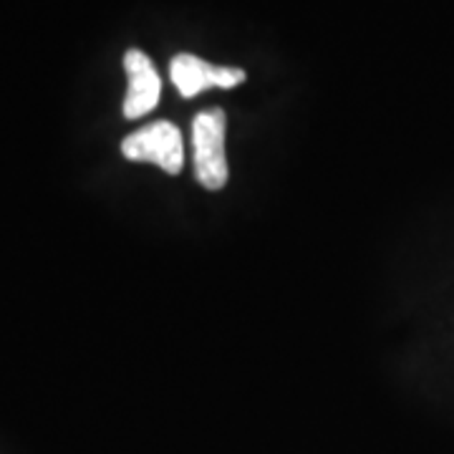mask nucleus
Instances as JSON below:
<instances>
[{
  "label": "nucleus",
  "instance_id": "f257e3e1",
  "mask_svg": "<svg viewBox=\"0 0 454 454\" xmlns=\"http://www.w3.org/2000/svg\"><path fill=\"white\" fill-rule=\"evenodd\" d=\"M227 116L223 109L197 114L192 121L195 145V177L207 190H223L230 179L225 154Z\"/></svg>",
  "mask_w": 454,
  "mask_h": 454
},
{
  "label": "nucleus",
  "instance_id": "f03ea898",
  "mask_svg": "<svg viewBox=\"0 0 454 454\" xmlns=\"http://www.w3.org/2000/svg\"><path fill=\"white\" fill-rule=\"evenodd\" d=\"M121 154L131 162H154L169 175H179L184 164L182 131L172 121H154L121 142Z\"/></svg>",
  "mask_w": 454,
  "mask_h": 454
},
{
  "label": "nucleus",
  "instance_id": "7ed1b4c3",
  "mask_svg": "<svg viewBox=\"0 0 454 454\" xmlns=\"http://www.w3.org/2000/svg\"><path fill=\"white\" fill-rule=\"evenodd\" d=\"M172 83L177 86V91L184 98H192L202 91H207L212 86L217 89H235L238 83L245 82L243 68L235 66H215L197 59L192 53H179L172 59L169 66Z\"/></svg>",
  "mask_w": 454,
  "mask_h": 454
},
{
  "label": "nucleus",
  "instance_id": "20e7f679",
  "mask_svg": "<svg viewBox=\"0 0 454 454\" xmlns=\"http://www.w3.org/2000/svg\"><path fill=\"white\" fill-rule=\"evenodd\" d=\"M124 68L129 76V91L124 98V116L139 119L157 106L160 94H162V82H160V74H157V68L145 51H127Z\"/></svg>",
  "mask_w": 454,
  "mask_h": 454
}]
</instances>
